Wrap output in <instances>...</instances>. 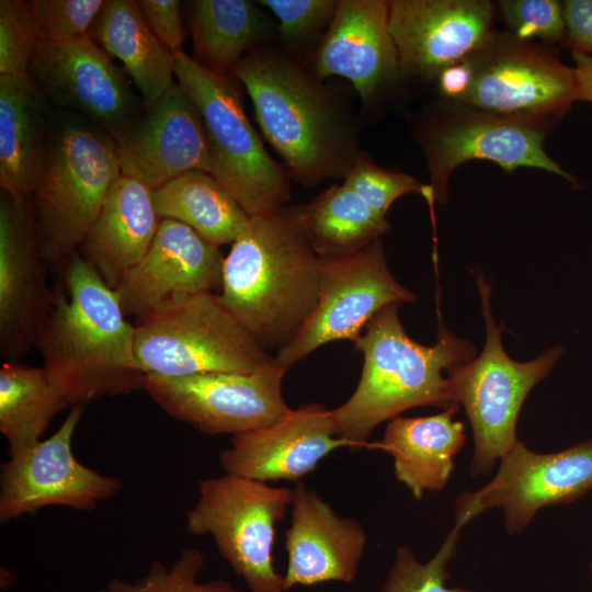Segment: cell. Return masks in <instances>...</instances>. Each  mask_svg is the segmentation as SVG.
<instances>
[{
    "label": "cell",
    "instance_id": "6da1fadb",
    "mask_svg": "<svg viewBox=\"0 0 592 592\" xmlns=\"http://www.w3.org/2000/svg\"><path fill=\"white\" fill-rule=\"evenodd\" d=\"M60 287L35 346L43 367L70 407L144 389L135 354V326L78 251L58 265Z\"/></svg>",
    "mask_w": 592,
    "mask_h": 592
},
{
    "label": "cell",
    "instance_id": "7a4b0ae2",
    "mask_svg": "<svg viewBox=\"0 0 592 592\" xmlns=\"http://www.w3.org/2000/svg\"><path fill=\"white\" fill-rule=\"evenodd\" d=\"M303 205L250 217L224 258V306L267 351H281L312 312L320 258L301 221Z\"/></svg>",
    "mask_w": 592,
    "mask_h": 592
},
{
    "label": "cell",
    "instance_id": "3957f363",
    "mask_svg": "<svg viewBox=\"0 0 592 592\" xmlns=\"http://www.w3.org/2000/svg\"><path fill=\"white\" fill-rule=\"evenodd\" d=\"M400 306L378 311L354 341L363 353L362 375L350 398L331 410L338 437L352 451L372 446L367 439L376 426L408 409H459L448 375L476 357L475 345L442 322L433 345L415 342L400 322Z\"/></svg>",
    "mask_w": 592,
    "mask_h": 592
},
{
    "label": "cell",
    "instance_id": "277c9868",
    "mask_svg": "<svg viewBox=\"0 0 592 592\" xmlns=\"http://www.w3.org/2000/svg\"><path fill=\"white\" fill-rule=\"evenodd\" d=\"M251 98L257 122L287 167L307 186L345 177L356 152L330 95L303 67L267 49L250 50L232 69Z\"/></svg>",
    "mask_w": 592,
    "mask_h": 592
},
{
    "label": "cell",
    "instance_id": "5b68a950",
    "mask_svg": "<svg viewBox=\"0 0 592 592\" xmlns=\"http://www.w3.org/2000/svg\"><path fill=\"white\" fill-rule=\"evenodd\" d=\"M121 174L113 136L75 113L58 119L30 197L46 263L78 251Z\"/></svg>",
    "mask_w": 592,
    "mask_h": 592
},
{
    "label": "cell",
    "instance_id": "8992f818",
    "mask_svg": "<svg viewBox=\"0 0 592 592\" xmlns=\"http://www.w3.org/2000/svg\"><path fill=\"white\" fill-rule=\"evenodd\" d=\"M435 83L443 102L506 116L559 121L578 101L573 67L506 31H493Z\"/></svg>",
    "mask_w": 592,
    "mask_h": 592
},
{
    "label": "cell",
    "instance_id": "52a82bcc",
    "mask_svg": "<svg viewBox=\"0 0 592 592\" xmlns=\"http://www.w3.org/2000/svg\"><path fill=\"white\" fill-rule=\"evenodd\" d=\"M172 55L177 82L194 102L205 127L210 174L249 217L285 206L291 195L288 172L267 153L250 124L238 79L206 69L183 49Z\"/></svg>",
    "mask_w": 592,
    "mask_h": 592
},
{
    "label": "cell",
    "instance_id": "ba28073f",
    "mask_svg": "<svg viewBox=\"0 0 592 592\" xmlns=\"http://www.w3.org/2000/svg\"><path fill=\"white\" fill-rule=\"evenodd\" d=\"M486 326L482 352L448 377L454 401L463 406L471 426L474 449L471 477L489 475L517 443L516 424L531 390L549 375L565 348L556 345L527 362L512 360L505 352L491 311V285L474 271Z\"/></svg>",
    "mask_w": 592,
    "mask_h": 592
},
{
    "label": "cell",
    "instance_id": "9c48e42d",
    "mask_svg": "<svg viewBox=\"0 0 592 592\" xmlns=\"http://www.w3.org/2000/svg\"><path fill=\"white\" fill-rule=\"evenodd\" d=\"M135 354L145 375L254 373L274 356L206 292L136 319Z\"/></svg>",
    "mask_w": 592,
    "mask_h": 592
},
{
    "label": "cell",
    "instance_id": "30bf717a",
    "mask_svg": "<svg viewBox=\"0 0 592 592\" xmlns=\"http://www.w3.org/2000/svg\"><path fill=\"white\" fill-rule=\"evenodd\" d=\"M554 122L500 115L441 101L420 119L415 129L435 202H447L451 174L469 160L494 162L509 173L521 167L543 169L578 185V179L544 148Z\"/></svg>",
    "mask_w": 592,
    "mask_h": 592
},
{
    "label": "cell",
    "instance_id": "8fae6325",
    "mask_svg": "<svg viewBox=\"0 0 592 592\" xmlns=\"http://www.w3.org/2000/svg\"><path fill=\"white\" fill-rule=\"evenodd\" d=\"M197 493L185 513L186 531L212 536L250 592H286L272 551L274 527L291 506L292 489L225 474L198 480Z\"/></svg>",
    "mask_w": 592,
    "mask_h": 592
},
{
    "label": "cell",
    "instance_id": "7c38bea8",
    "mask_svg": "<svg viewBox=\"0 0 592 592\" xmlns=\"http://www.w3.org/2000/svg\"><path fill=\"white\" fill-rule=\"evenodd\" d=\"M592 490V439L555 453H537L520 440L500 460L497 474L455 501L454 524L501 509L510 535L524 531L537 512L570 503Z\"/></svg>",
    "mask_w": 592,
    "mask_h": 592
},
{
    "label": "cell",
    "instance_id": "4fadbf2b",
    "mask_svg": "<svg viewBox=\"0 0 592 592\" xmlns=\"http://www.w3.org/2000/svg\"><path fill=\"white\" fill-rule=\"evenodd\" d=\"M287 368L274 356L250 374L146 375L144 389L170 417L206 434L264 429L291 411L282 394Z\"/></svg>",
    "mask_w": 592,
    "mask_h": 592
},
{
    "label": "cell",
    "instance_id": "5bb4252c",
    "mask_svg": "<svg viewBox=\"0 0 592 592\" xmlns=\"http://www.w3.org/2000/svg\"><path fill=\"white\" fill-rule=\"evenodd\" d=\"M415 298L389 271L382 239L349 255L320 258L316 306L298 334L275 358L288 369L326 343L355 341L383 308Z\"/></svg>",
    "mask_w": 592,
    "mask_h": 592
},
{
    "label": "cell",
    "instance_id": "9a60e30c",
    "mask_svg": "<svg viewBox=\"0 0 592 592\" xmlns=\"http://www.w3.org/2000/svg\"><path fill=\"white\" fill-rule=\"evenodd\" d=\"M84 406L70 408L58 430L11 454L1 464L0 522L2 524L50 505L92 511L116 496L122 481L79 462L72 437Z\"/></svg>",
    "mask_w": 592,
    "mask_h": 592
},
{
    "label": "cell",
    "instance_id": "2e32d148",
    "mask_svg": "<svg viewBox=\"0 0 592 592\" xmlns=\"http://www.w3.org/2000/svg\"><path fill=\"white\" fill-rule=\"evenodd\" d=\"M29 72L47 99L115 140L138 116L130 79L90 35L38 43Z\"/></svg>",
    "mask_w": 592,
    "mask_h": 592
},
{
    "label": "cell",
    "instance_id": "e0dca14e",
    "mask_svg": "<svg viewBox=\"0 0 592 592\" xmlns=\"http://www.w3.org/2000/svg\"><path fill=\"white\" fill-rule=\"evenodd\" d=\"M46 263L31 198L0 200V354L18 361L36 344L55 292L47 284Z\"/></svg>",
    "mask_w": 592,
    "mask_h": 592
},
{
    "label": "cell",
    "instance_id": "ac0fdd59",
    "mask_svg": "<svg viewBox=\"0 0 592 592\" xmlns=\"http://www.w3.org/2000/svg\"><path fill=\"white\" fill-rule=\"evenodd\" d=\"M494 5L487 0L389 1L388 27L401 76L435 81L494 31Z\"/></svg>",
    "mask_w": 592,
    "mask_h": 592
},
{
    "label": "cell",
    "instance_id": "d6986e66",
    "mask_svg": "<svg viewBox=\"0 0 592 592\" xmlns=\"http://www.w3.org/2000/svg\"><path fill=\"white\" fill-rule=\"evenodd\" d=\"M224 257L190 226L161 218L145 257L115 289L124 314L139 319L189 296L219 291Z\"/></svg>",
    "mask_w": 592,
    "mask_h": 592
},
{
    "label": "cell",
    "instance_id": "ffe728a7",
    "mask_svg": "<svg viewBox=\"0 0 592 592\" xmlns=\"http://www.w3.org/2000/svg\"><path fill=\"white\" fill-rule=\"evenodd\" d=\"M116 139L121 173L151 190L193 170L210 174L207 135L197 107L174 82Z\"/></svg>",
    "mask_w": 592,
    "mask_h": 592
},
{
    "label": "cell",
    "instance_id": "44dd1931",
    "mask_svg": "<svg viewBox=\"0 0 592 592\" xmlns=\"http://www.w3.org/2000/svg\"><path fill=\"white\" fill-rule=\"evenodd\" d=\"M340 447L350 444L338 437L332 411L306 403L270 426L234 435L230 446L219 453V464L226 474L297 482Z\"/></svg>",
    "mask_w": 592,
    "mask_h": 592
},
{
    "label": "cell",
    "instance_id": "7402d4cb",
    "mask_svg": "<svg viewBox=\"0 0 592 592\" xmlns=\"http://www.w3.org/2000/svg\"><path fill=\"white\" fill-rule=\"evenodd\" d=\"M291 522L285 530L286 591L296 585L352 582L367 545L364 526L339 515L303 481L292 488Z\"/></svg>",
    "mask_w": 592,
    "mask_h": 592
},
{
    "label": "cell",
    "instance_id": "603a6c76",
    "mask_svg": "<svg viewBox=\"0 0 592 592\" xmlns=\"http://www.w3.org/2000/svg\"><path fill=\"white\" fill-rule=\"evenodd\" d=\"M388 16L389 1L340 0L316 52L317 76L350 80L363 103L395 82L401 71Z\"/></svg>",
    "mask_w": 592,
    "mask_h": 592
},
{
    "label": "cell",
    "instance_id": "cb8c5ba5",
    "mask_svg": "<svg viewBox=\"0 0 592 592\" xmlns=\"http://www.w3.org/2000/svg\"><path fill=\"white\" fill-rule=\"evenodd\" d=\"M160 220L152 190L121 174L78 252L110 288L116 289L149 250Z\"/></svg>",
    "mask_w": 592,
    "mask_h": 592
},
{
    "label": "cell",
    "instance_id": "d4e9b609",
    "mask_svg": "<svg viewBox=\"0 0 592 592\" xmlns=\"http://www.w3.org/2000/svg\"><path fill=\"white\" fill-rule=\"evenodd\" d=\"M44 94L29 71L0 76V187L30 198L44 167L49 128Z\"/></svg>",
    "mask_w": 592,
    "mask_h": 592
},
{
    "label": "cell",
    "instance_id": "484cf974",
    "mask_svg": "<svg viewBox=\"0 0 592 592\" xmlns=\"http://www.w3.org/2000/svg\"><path fill=\"white\" fill-rule=\"evenodd\" d=\"M447 409L426 417L398 415L388 421L382 441L373 446L387 452L395 476L415 500L426 491H441L454 469V457L466 441L465 426Z\"/></svg>",
    "mask_w": 592,
    "mask_h": 592
},
{
    "label": "cell",
    "instance_id": "4316f807",
    "mask_svg": "<svg viewBox=\"0 0 592 592\" xmlns=\"http://www.w3.org/2000/svg\"><path fill=\"white\" fill-rule=\"evenodd\" d=\"M91 31L96 44L123 64L144 109L152 106L174 83L173 55L152 32L137 1H104Z\"/></svg>",
    "mask_w": 592,
    "mask_h": 592
},
{
    "label": "cell",
    "instance_id": "83f0119b",
    "mask_svg": "<svg viewBox=\"0 0 592 592\" xmlns=\"http://www.w3.org/2000/svg\"><path fill=\"white\" fill-rule=\"evenodd\" d=\"M160 218L181 221L209 243L231 244L250 217L234 196L209 173L189 171L152 190Z\"/></svg>",
    "mask_w": 592,
    "mask_h": 592
},
{
    "label": "cell",
    "instance_id": "f1b7e54d",
    "mask_svg": "<svg viewBox=\"0 0 592 592\" xmlns=\"http://www.w3.org/2000/svg\"><path fill=\"white\" fill-rule=\"evenodd\" d=\"M190 8L193 59L218 75H231L260 41L266 24L247 0H194Z\"/></svg>",
    "mask_w": 592,
    "mask_h": 592
},
{
    "label": "cell",
    "instance_id": "f546056e",
    "mask_svg": "<svg viewBox=\"0 0 592 592\" xmlns=\"http://www.w3.org/2000/svg\"><path fill=\"white\" fill-rule=\"evenodd\" d=\"M301 221L311 247L322 259L354 253L390 229L387 218L344 182L303 205Z\"/></svg>",
    "mask_w": 592,
    "mask_h": 592
},
{
    "label": "cell",
    "instance_id": "4dcf8cb0",
    "mask_svg": "<svg viewBox=\"0 0 592 592\" xmlns=\"http://www.w3.org/2000/svg\"><path fill=\"white\" fill-rule=\"evenodd\" d=\"M70 407L44 367L4 361L0 368V432L9 453L42 440L54 417ZM71 408V407H70Z\"/></svg>",
    "mask_w": 592,
    "mask_h": 592
},
{
    "label": "cell",
    "instance_id": "1f68e13d",
    "mask_svg": "<svg viewBox=\"0 0 592 592\" xmlns=\"http://www.w3.org/2000/svg\"><path fill=\"white\" fill-rule=\"evenodd\" d=\"M204 556L197 548H184L169 566L153 560L145 577L136 582L111 579L98 592H246L228 581H198Z\"/></svg>",
    "mask_w": 592,
    "mask_h": 592
},
{
    "label": "cell",
    "instance_id": "d6a6232c",
    "mask_svg": "<svg viewBox=\"0 0 592 592\" xmlns=\"http://www.w3.org/2000/svg\"><path fill=\"white\" fill-rule=\"evenodd\" d=\"M462 530L454 524L441 547L425 562L419 561L410 548L399 546L379 592H473L446 584L452 579L448 563L456 554Z\"/></svg>",
    "mask_w": 592,
    "mask_h": 592
},
{
    "label": "cell",
    "instance_id": "836d02e7",
    "mask_svg": "<svg viewBox=\"0 0 592 592\" xmlns=\"http://www.w3.org/2000/svg\"><path fill=\"white\" fill-rule=\"evenodd\" d=\"M344 183L385 218L392 203L406 194H421L431 208L435 203L430 184H423L403 172L384 169L364 155L356 156L344 177Z\"/></svg>",
    "mask_w": 592,
    "mask_h": 592
},
{
    "label": "cell",
    "instance_id": "e575fe53",
    "mask_svg": "<svg viewBox=\"0 0 592 592\" xmlns=\"http://www.w3.org/2000/svg\"><path fill=\"white\" fill-rule=\"evenodd\" d=\"M38 43L65 42L89 35L104 0H31Z\"/></svg>",
    "mask_w": 592,
    "mask_h": 592
},
{
    "label": "cell",
    "instance_id": "d590c367",
    "mask_svg": "<svg viewBox=\"0 0 592 592\" xmlns=\"http://www.w3.org/2000/svg\"><path fill=\"white\" fill-rule=\"evenodd\" d=\"M500 15L506 32L526 39H540L546 45L565 42L566 23L562 2L557 0H501Z\"/></svg>",
    "mask_w": 592,
    "mask_h": 592
},
{
    "label": "cell",
    "instance_id": "8d00e7d4",
    "mask_svg": "<svg viewBox=\"0 0 592 592\" xmlns=\"http://www.w3.org/2000/svg\"><path fill=\"white\" fill-rule=\"evenodd\" d=\"M38 37L29 1H0V76L29 71Z\"/></svg>",
    "mask_w": 592,
    "mask_h": 592
},
{
    "label": "cell",
    "instance_id": "74e56055",
    "mask_svg": "<svg viewBox=\"0 0 592 592\" xmlns=\"http://www.w3.org/2000/svg\"><path fill=\"white\" fill-rule=\"evenodd\" d=\"M339 1L333 0H262L280 21V34L287 44H297L331 22Z\"/></svg>",
    "mask_w": 592,
    "mask_h": 592
},
{
    "label": "cell",
    "instance_id": "f35d334b",
    "mask_svg": "<svg viewBox=\"0 0 592 592\" xmlns=\"http://www.w3.org/2000/svg\"><path fill=\"white\" fill-rule=\"evenodd\" d=\"M140 11L159 41L173 54L182 49L184 27L177 0H140Z\"/></svg>",
    "mask_w": 592,
    "mask_h": 592
},
{
    "label": "cell",
    "instance_id": "ab89813d",
    "mask_svg": "<svg viewBox=\"0 0 592 592\" xmlns=\"http://www.w3.org/2000/svg\"><path fill=\"white\" fill-rule=\"evenodd\" d=\"M566 23L563 46L592 56V0L562 1Z\"/></svg>",
    "mask_w": 592,
    "mask_h": 592
},
{
    "label": "cell",
    "instance_id": "60d3db41",
    "mask_svg": "<svg viewBox=\"0 0 592 592\" xmlns=\"http://www.w3.org/2000/svg\"><path fill=\"white\" fill-rule=\"evenodd\" d=\"M578 86V101L592 103V56L571 52Z\"/></svg>",
    "mask_w": 592,
    "mask_h": 592
},
{
    "label": "cell",
    "instance_id": "b9f144b4",
    "mask_svg": "<svg viewBox=\"0 0 592 592\" xmlns=\"http://www.w3.org/2000/svg\"><path fill=\"white\" fill-rule=\"evenodd\" d=\"M590 569H591V572H592V563H591V567H590Z\"/></svg>",
    "mask_w": 592,
    "mask_h": 592
}]
</instances>
